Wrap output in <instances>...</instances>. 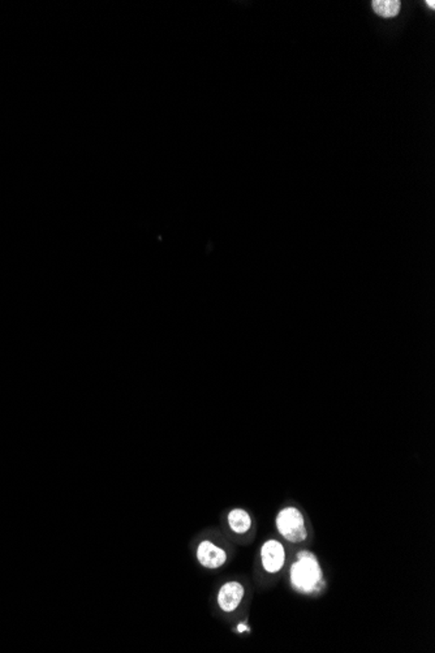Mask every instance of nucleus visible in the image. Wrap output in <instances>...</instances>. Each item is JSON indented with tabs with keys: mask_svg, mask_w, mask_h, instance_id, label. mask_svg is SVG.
Returning <instances> with one entry per match:
<instances>
[{
	"mask_svg": "<svg viewBox=\"0 0 435 653\" xmlns=\"http://www.w3.org/2000/svg\"><path fill=\"white\" fill-rule=\"evenodd\" d=\"M227 524L236 535H245L252 528V516L244 509L236 507L227 514Z\"/></svg>",
	"mask_w": 435,
	"mask_h": 653,
	"instance_id": "nucleus-6",
	"label": "nucleus"
},
{
	"mask_svg": "<svg viewBox=\"0 0 435 653\" xmlns=\"http://www.w3.org/2000/svg\"><path fill=\"white\" fill-rule=\"evenodd\" d=\"M427 4H429V7L431 9L435 8V1L434 0H430V1H427Z\"/></svg>",
	"mask_w": 435,
	"mask_h": 653,
	"instance_id": "nucleus-9",
	"label": "nucleus"
},
{
	"mask_svg": "<svg viewBox=\"0 0 435 653\" xmlns=\"http://www.w3.org/2000/svg\"><path fill=\"white\" fill-rule=\"evenodd\" d=\"M246 630H249V628L245 626V625H239V626H237V631H239V633H243V631H246Z\"/></svg>",
	"mask_w": 435,
	"mask_h": 653,
	"instance_id": "nucleus-8",
	"label": "nucleus"
},
{
	"mask_svg": "<svg viewBox=\"0 0 435 653\" xmlns=\"http://www.w3.org/2000/svg\"><path fill=\"white\" fill-rule=\"evenodd\" d=\"M196 558L201 566L208 570H218L226 565L228 553L214 541L205 539L200 541L196 548Z\"/></svg>",
	"mask_w": 435,
	"mask_h": 653,
	"instance_id": "nucleus-3",
	"label": "nucleus"
},
{
	"mask_svg": "<svg viewBox=\"0 0 435 653\" xmlns=\"http://www.w3.org/2000/svg\"><path fill=\"white\" fill-rule=\"evenodd\" d=\"M277 528L279 533L283 536V539L292 544H300L308 539L304 515L294 506H288L282 511H279L277 516Z\"/></svg>",
	"mask_w": 435,
	"mask_h": 653,
	"instance_id": "nucleus-2",
	"label": "nucleus"
},
{
	"mask_svg": "<svg viewBox=\"0 0 435 653\" xmlns=\"http://www.w3.org/2000/svg\"><path fill=\"white\" fill-rule=\"evenodd\" d=\"M289 580L295 591L304 595L315 596L326 588L318 558L309 550L297 553L296 561L289 567Z\"/></svg>",
	"mask_w": 435,
	"mask_h": 653,
	"instance_id": "nucleus-1",
	"label": "nucleus"
},
{
	"mask_svg": "<svg viewBox=\"0 0 435 653\" xmlns=\"http://www.w3.org/2000/svg\"><path fill=\"white\" fill-rule=\"evenodd\" d=\"M373 11L381 18H391L401 12V1L398 0H374L372 3Z\"/></svg>",
	"mask_w": 435,
	"mask_h": 653,
	"instance_id": "nucleus-7",
	"label": "nucleus"
},
{
	"mask_svg": "<svg viewBox=\"0 0 435 653\" xmlns=\"http://www.w3.org/2000/svg\"><path fill=\"white\" fill-rule=\"evenodd\" d=\"M262 566L269 574L279 573L286 564V550L278 540H267L261 549Z\"/></svg>",
	"mask_w": 435,
	"mask_h": 653,
	"instance_id": "nucleus-5",
	"label": "nucleus"
},
{
	"mask_svg": "<svg viewBox=\"0 0 435 653\" xmlns=\"http://www.w3.org/2000/svg\"><path fill=\"white\" fill-rule=\"evenodd\" d=\"M244 596V585L237 580H229L223 584L218 591V607L225 613H232L241 605Z\"/></svg>",
	"mask_w": 435,
	"mask_h": 653,
	"instance_id": "nucleus-4",
	"label": "nucleus"
}]
</instances>
